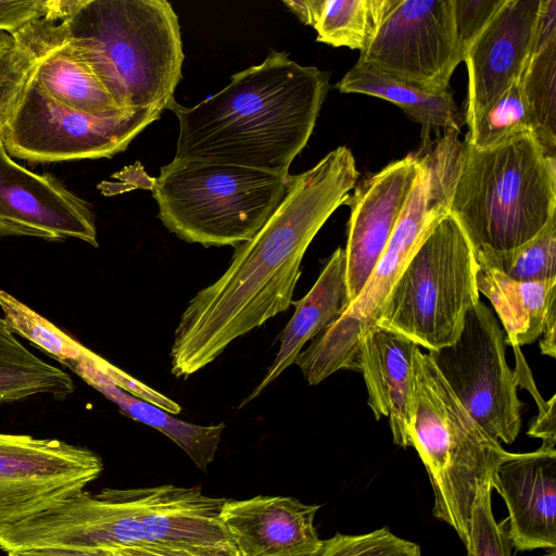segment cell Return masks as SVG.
<instances>
[{"label": "cell", "instance_id": "cell-23", "mask_svg": "<svg viewBox=\"0 0 556 556\" xmlns=\"http://www.w3.org/2000/svg\"><path fill=\"white\" fill-rule=\"evenodd\" d=\"M477 287L491 302L508 345L520 348L533 343L541 337L548 318L556 315V279L516 281L478 264Z\"/></svg>", "mask_w": 556, "mask_h": 556}, {"label": "cell", "instance_id": "cell-19", "mask_svg": "<svg viewBox=\"0 0 556 556\" xmlns=\"http://www.w3.org/2000/svg\"><path fill=\"white\" fill-rule=\"evenodd\" d=\"M419 346L390 330L371 327L358 340L357 369L377 419H389L393 442L412 446L414 357Z\"/></svg>", "mask_w": 556, "mask_h": 556}, {"label": "cell", "instance_id": "cell-37", "mask_svg": "<svg viewBox=\"0 0 556 556\" xmlns=\"http://www.w3.org/2000/svg\"><path fill=\"white\" fill-rule=\"evenodd\" d=\"M555 400L554 394L543 409H539L538 416L533 419L528 435L542 440L541 448L556 451V421H555Z\"/></svg>", "mask_w": 556, "mask_h": 556}, {"label": "cell", "instance_id": "cell-26", "mask_svg": "<svg viewBox=\"0 0 556 556\" xmlns=\"http://www.w3.org/2000/svg\"><path fill=\"white\" fill-rule=\"evenodd\" d=\"M74 388L66 371L30 352L0 316V405L39 394L61 401L72 395Z\"/></svg>", "mask_w": 556, "mask_h": 556}, {"label": "cell", "instance_id": "cell-15", "mask_svg": "<svg viewBox=\"0 0 556 556\" xmlns=\"http://www.w3.org/2000/svg\"><path fill=\"white\" fill-rule=\"evenodd\" d=\"M421 170L419 152L389 163L357 181L344 205L351 210L344 249L350 303L381 256Z\"/></svg>", "mask_w": 556, "mask_h": 556}, {"label": "cell", "instance_id": "cell-33", "mask_svg": "<svg viewBox=\"0 0 556 556\" xmlns=\"http://www.w3.org/2000/svg\"><path fill=\"white\" fill-rule=\"evenodd\" d=\"M317 556H422L420 546L395 535L388 528L363 534L336 533L324 540Z\"/></svg>", "mask_w": 556, "mask_h": 556}, {"label": "cell", "instance_id": "cell-7", "mask_svg": "<svg viewBox=\"0 0 556 556\" xmlns=\"http://www.w3.org/2000/svg\"><path fill=\"white\" fill-rule=\"evenodd\" d=\"M410 433L431 483L432 514L465 544L478 492L493 484L498 466L516 453L479 426L420 348L414 357Z\"/></svg>", "mask_w": 556, "mask_h": 556}, {"label": "cell", "instance_id": "cell-17", "mask_svg": "<svg viewBox=\"0 0 556 556\" xmlns=\"http://www.w3.org/2000/svg\"><path fill=\"white\" fill-rule=\"evenodd\" d=\"M320 508L291 496L226 500L220 520L238 556H317L324 545L314 526Z\"/></svg>", "mask_w": 556, "mask_h": 556}, {"label": "cell", "instance_id": "cell-22", "mask_svg": "<svg viewBox=\"0 0 556 556\" xmlns=\"http://www.w3.org/2000/svg\"><path fill=\"white\" fill-rule=\"evenodd\" d=\"M90 353L88 350L81 359L63 365L115 403L123 414L164 433L187 453L199 469L205 471L215 457L225 424L199 426L176 419L162 408L118 388L93 365Z\"/></svg>", "mask_w": 556, "mask_h": 556}, {"label": "cell", "instance_id": "cell-29", "mask_svg": "<svg viewBox=\"0 0 556 556\" xmlns=\"http://www.w3.org/2000/svg\"><path fill=\"white\" fill-rule=\"evenodd\" d=\"M467 126L464 141L477 149L494 148L522 134L534 136L531 113L519 79Z\"/></svg>", "mask_w": 556, "mask_h": 556}, {"label": "cell", "instance_id": "cell-18", "mask_svg": "<svg viewBox=\"0 0 556 556\" xmlns=\"http://www.w3.org/2000/svg\"><path fill=\"white\" fill-rule=\"evenodd\" d=\"M492 489L507 506L515 551L556 547V451L516 453L498 466Z\"/></svg>", "mask_w": 556, "mask_h": 556}, {"label": "cell", "instance_id": "cell-16", "mask_svg": "<svg viewBox=\"0 0 556 556\" xmlns=\"http://www.w3.org/2000/svg\"><path fill=\"white\" fill-rule=\"evenodd\" d=\"M542 0H505L467 50L465 124L491 106L522 74L531 52Z\"/></svg>", "mask_w": 556, "mask_h": 556}, {"label": "cell", "instance_id": "cell-34", "mask_svg": "<svg viewBox=\"0 0 556 556\" xmlns=\"http://www.w3.org/2000/svg\"><path fill=\"white\" fill-rule=\"evenodd\" d=\"M504 2L505 0H453L456 33L463 56Z\"/></svg>", "mask_w": 556, "mask_h": 556}, {"label": "cell", "instance_id": "cell-43", "mask_svg": "<svg viewBox=\"0 0 556 556\" xmlns=\"http://www.w3.org/2000/svg\"><path fill=\"white\" fill-rule=\"evenodd\" d=\"M8 556H13L12 554H8Z\"/></svg>", "mask_w": 556, "mask_h": 556}, {"label": "cell", "instance_id": "cell-20", "mask_svg": "<svg viewBox=\"0 0 556 556\" xmlns=\"http://www.w3.org/2000/svg\"><path fill=\"white\" fill-rule=\"evenodd\" d=\"M42 20L14 34L37 56L34 79L39 88L55 102L91 116L114 118L134 113L117 106L76 50L51 35Z\"/></svg>", "mask_w": 556, "mask_h": 556}, {"label": "cell", "instance_id": "cell-25", "mask_svg": "<svg viewBox=\"0 0 556 556\" xmlns=\"http://www.w3.org/2000/svg\"><path fill=\"white\" fill-rule=\"evenodd\" d=\"M519 81L534 137L556 156V0H542L534 42Z\"/></svg>", "mask_w": 556, "mask_h": 556}, {"label": "cell", "instance_id": "cell-40", "mask_svg": "<svg viewBox=\"0 0 556 556\" xmlns=\"http://www.w3.org/2000/svg\"><path fill=\"white\" fill-rule=\"evenodd\" d=\"M13 556H105L104 549L42 547L10 553Z\"/></svg>", "mask_w": 556, "mask_h": 556}, {"label": "cell", "instance_id": "cell-13", "mask_svg": "<svg viewBox=\"0 0 556 556\" xmlns=\"http://www.w3.org/2000/svg\"><path fill=\"white\" fill-rule=\"evenodd\" d=\"M102 470L101 457L88 447L0 432V527L83 492Z\"/></svg>", "mask_w": 556, "mask_h": 556}, {"label": "cell", "instance_id": "cell-3", "mask_svg": "<svg viewBox=\"0 0 556 556\" xmlns=\"http://www.w3.org/2000/svg\"><path fill=\"white\" fill-rule=\"evenodd\" d=\"M226 498L199 486L164 484L76 495L0 527V549H110L160 546L202 556H238L220 520Z\"/></svg>", "mask_w": 556, "mask_h": 556}, {"label": "cell", "instance_id": "cell-9", "mask_svg": "<svg viewBox=\"0 0 556 556\" xmlns=\"http://www.w3.org/2000/svg\"><path fill=\"white\" fill-rule=\"evenodd\" d=\"M478 264L457 220L445 214L415 251L392 287L374 327L437 351L459 336L480 301Z\"/></svg>", "mask_w": 556, "mask_h": 556}, {"label": "cell", "instance_id": "cell-42", "mask_svg": "<svg viewBox=\"0 0 556 556\" xmlns=\"http://www.w3.org/2000/svg\"><path fill=\"white\" fill-rule=\"evenodd\" d=\"M543 556H556V547L546 549V553Z\"/></svg>", "mask_w": 556, "mask_h": 556}, {"label": "cell", "instance_id": "cell-39", "mask_svg": "<svg viewBox=\"0 0 556 556\" xmlns=\"http://www.w3.org/2000/svg\"><path fill=\"white\" fill-rule=\"evenodd\" d=\"M325 0H291L283 3L305 24L312 27L317 23Z\"/></svg>", "mask_w": 556, "mask_h": 556}, {"label": "cell", "instance_id": "cell-5", "mask_svg": "<svg viewBox=\"0 0 556 556\" xmlns=\"http://www.w3.org/2000/svg\"><path fill=\"white\" fill-rule=\"evenodd\" d=\"M448 213L475 256L516 250L556 217V156L532 134L490 149L463 141Z\"/></svg>", "mask_w": 556, "mask_h": 556}, {"label": "cell", "instance_id": "cell-30", "mask_svg": "<svg viewBox=\"0 0 556 556\" xmlns=\"http://www.w3.org/2000/svg\"><path fill=\"white\" fill-rule=\"evenodd\" d=\"M478 264L492 267L522 282L556 279V217L534 238L514 251L476 256Z\"/></svg>", "mask_w": 556, "mask_h": 556}, {"label": "cell", "instance_id": "cell-4", "mask_svg": "<svg viewBox=\"0 0 556 556\" xmlns=\"http://www.w3.org/2000/svg\"><path fill=\"white\" fill-rule=\"evenodd\" d=\"M51 35L71 45L124 111L175 100L184 62L178 16L166 0H64Z\"/></svg>", "mask_w": 556, "mask_h": 556}, {"label": "cell", "instance_id": "cell-41", "mask_svg": "<svg viewBox=\"0 0 556 556\" xmlns=\"http://www.w3.org/2000/svg\"><path fill=\"white\" fill-rule=\"evenodd\" d=\"M555 328H556V315H553L548 318L545 324L544 330L541 334L542 340L540 342V349L543 355H547L551 357L556 356V345H555Z\"/></svg>", "mask_w": 556, "mask_h": 556}, {"label": "cell", "instance_id": "cell-28", "mask_svg": "<svg viewBox=\"0 0 556 556\" xmlns=\"http://www.w3.org/2000/svg\"><path fill=\"white\" fill-rule=\"evenodd\" d=\"M0 308L3 320L12 333L26 339L62 364L81 359L89 350L2 289Z\"/></svg>", "mask_w": 556, "mask_h": 556}, {"label": "cell", "instance_id": "cell-35", "mask_svg": "<svg viewBox=\"0 0 556 556\" xmlns=\"http://www.w3.org/2000/svg\"><path fill=\"white\" fill-rule=\"evenodd\" d=\"M62 0H0V31L16 34L45 17H58Z\"/></svg>", "mask_w": 556, "mask_h": 556}, {"label": "cell", "instance_id": "cell-12", "mask_svg": "<svg viewBox=\"0 0 556 556\" xmlns=\"http://www.w3.org/2000/svg\"><path fill=\"white\" fill-rule=\"evenodd\" d=\"M463 59L453 0H394L356 63L438 93Z\"/></svg>", "mask_w": 556, "mask_h": 556}, {"label": "cell", "instance_id": "cell-2", "mask_svg": "<svg viewBox=\"0 0 556 556\" xmlns=\"http://www.w3.org/2000/svg\"><path fill=\"white\" fill-rule=\"evenodd\" d=\"M329 89V74L303 66L287 52L230 77L191 108L174 100L178 118L174 160L242 166L288 177L306 146Z\"/></svg>", "mask_w": 556, "mask_h": 556}, {"label": "cell", "instance_id": "cell-8", "mask_svg": "<svg viewBox=\"0 0 556 556\" xmlns=\"http://www.w3.org/2000/svg\"><path fill=\"white\" fill-rule=\"evenodd\" d=\"M289 176L173 160L160 169L151 190L159 218L178 238L206 248H236L251 240L277 208Z\"/></svg>", "mask_w": 556, "mask_h": 556}, {"label": "cell", "instance_id": "cell-1", "mask_svg": "<svg viewBox=\"0 0 556 556\" xmlns=\"http://www.w3.org/2000/svg\"><path fill=\"white\" fill-rule=\"evenodd\" d=\"M358 176L346 147L289 176L285 197L264 226L235 248L225 273L187 304L169 353L174 376L203 369L237 338L289 308L308 245L344 205Z\"/></svg>", "mask_w": 556, "mask_h": 556}, {"label": "cell", "instance_id": "cell-6", "mask_svg": "<svg viewBox=\"0 0 556 556\" xmlns=\"http://www.w3.org/2000/svg\"><path fill=\"white\" fill-rule=\"evenodd\" d=\"M444 130L422 142L421 170L395 228L361 293L315 337L295 364L309 386L340 369H357L361 334L375 326L381 306L408 261L434 225L448 213L463 141Z\"/></svg>", "mask_w": 556, "mask_h": 556}, {"label": "cell", "instance_id": "cell-14", "mask_svg": "<svg viewBox=\"0 0 556 556\" xmlns=\"http://www.w3.org/2000/svg\"><path fill=\"white\" fill-rule=\"evenodd\" d=\"M78 239L98 247L90 206L51 175L17 164L0 140V238Z\"/></svg>", "mask_w": 556, "mask_h": 556}, {"label": "cell", "instance_id": "cell-36", "mask_svg": "<svg viewBox=\"0 0 556 556\" xmlns=\"http://www.w3.org/2000/svg\"><path fill=\"white\" fill-rule=\"evenodd\" d=\"M90 359L100 371L127 393L153 404L169 414H179L181 412V407L178 403L132 378L92 351L90 353Z\"/></svg>", "mask_w": 556, "mask_h": 556}, {"label": "cell", "instance_id": "cell-21", "mask_svg": "<svg viewBox=\"0 0 556 556\" xmlns=\"http://www.w3.org/2000/svg\"><path fill=\"white\" fill-rule=\"evenodd\" d=\"M292 303L295 311L278 336V353L262 381L240 407L260 395L283 370L294 364L304 344L329 327L349 306L344 249L338 248L331 254L311 290L304 298Z\"/></svg>", "mask_w": 556, "mask_h": 556}, {"label": "cell", "instance_id": "cell-27", "mask_svg": "<svg viewBox=\"0 0 556 556\" xmlns=\"http://www.w3.org/2000/svg\"><path fill=\"white\" fill-rule=\"evenodd\" d=\"M394 0H325L314 28L316 40L362 52L375 37Z\"/></svg>", "mask_w": 556, "mask_h": 556}, {"label": "cell", "instance_id": "cell-11", "mask_svg": "<svg viewBox=\"0 0 556 556\" xmlns=\"http://www.w3.org/2000/svg\"><path fill=\"white\" fill-rule=\"evenodd\" d=\"M162 112L148 108L123 117L91 116L49 98L33 75L2 143L11 156L31 163L112 157L159 119Z\"/></svg>", "mask_w": 556, "mask_h": 556}, {"label": "cell", "instance_id": "cell-38", "mask_svg": "<svg viewBox=\"0 0 556 556\" xmlns=\"http://www.w3.org/2000/svg\"><path fill=\"white\" fill-rule=\"evenodd\" d=\"M104 551L105 556H202L184 549L160 546H124Z\"/></svg>", "mask_w": 556, "mask_h": 556}, {"label": "cell", "instance_id": "cell-10", "mask_svg": "<svg viewBox=\"0 0 556 556\" xmlns=\"http://www.w3.org/2000/svg\"><path fill=\"white\" fill-rule=\"evenodd\" d=\"M427 354L479 426L493 439L511 444L521 428L522 403L493 312L479 301L467 312L458 338Z\"/></svg>", "mask_w": 556, "mask_h": 556}, {"label": "cell", "instance_id": "cell-31", "mask_svg": "<svg viewBox=\"0 0 556 556\" xmlns=\"http://www.w3.org/2000/svg\"><path fill=\"white\" fill-rule=\"evenodd\" d=\"M37 65V56L15 35L0 31V140Z\"/></svg>", "mask_w": 556, "mask_h": 556}, {"label": "cell", "instance_id": "cell-32", "mask_svg": "<svg viewBox=\"0 0 556 556\" xmlns=\"http://www.w3.org/2000/svg\"><path fill=\"white\" fill-rule=\"evenodd\" d=\"M491 494L492 485L488 483L480 489L473 502L465 543L467 556H513L508 520H495Z\"/></svg>", "mask_w": 556, "mask_h": 556}, {"label": "cell", "instance_id": "cell-24", "mask_svg": "<svg viewBox=\"0 0 556 556\" xmlns=\"http://www.w3.org/2000/svg\"><path fill=\"white\" fill-rule=\"evenodd\" d=\"M336 88L343 93L371 96L397 105L421 126L422 141L430 139L433 130L460 132L465 124L464 112L451 89L428 92L358 63L346 72Z\"/></svg>", "mask_w": 556, "mask_h": 556}]
</instances>
